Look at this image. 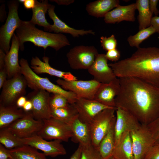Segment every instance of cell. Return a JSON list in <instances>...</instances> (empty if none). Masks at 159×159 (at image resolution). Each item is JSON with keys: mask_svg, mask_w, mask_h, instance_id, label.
<instances>
[{"mask_svg": "<svg viewBox=\"0 0 159 159\" xmlns=\"http://www.w3.org/2000/svg\"><path fill=\"white\" fill-rule=\"evenodd\" d=\"M115 113V145L123 133L136 130L141 125L132 114L122 108L116 107Z\"/></svg>", "mask_w": 159, "mask_h": 159, "instance_id": "cell-16", "label": "cell"}, {"mask_svg": "<svg viewBox=\"0 0 159 159\" xmlns=\"http://www.w3.org/2000/svg\"><path fill=\"white\" fill-rule=\"evenodd\" d=\"M120 2L119 0H97L88 3L85 9L90 16L104 17L108 12L119 5Z\"/></svg>", "mask_w": 159, "mask_h": 159, "instance_id": "cell-24", "label": "cell"}, {"mask_svg": "<svg viewBox=\"0 0 159 159\" xmlns=\"http://www.w3.org/2000/svg\"><path fill=\"white\" fill-rule=\"evenodd\" d=\"M72 105L77 111L79 119L89 124L100 112L106 109L112 108L94 100L82 98H78Z\"/></svg>", "mask_w": 159, "mask_h": 159, "instance_id": "cell-17", "label": "cell"}, {"mask_svg": "<svg viewBox=\"0 0 159 159\" xmlns=\"http://www.w3.org/2000/svg\"><path fill=\"white\" fill-rule=\"evenodd\" d=\"M27 100V98L25 97L21 96L17 100L16 105L19 108H22Z\"/></svg>", "mask_w": 159, "mask_h": 159, "instance_id": "cell-46", "label": "cell"}, {"mask_svg": "<svg viewBox=\"0 0 159 159\" xmlns=\"http://www.w3.org/2000/svg\"><path fill=\"white\" fill-rule=\"evenodd\" d=\"M105 55L108 60L116 62L120 58V51L116 48L107 51Z\"/></svg>", "mask_w": 159, "mask_h": 159, "instance_id": "cell-39", "label": "cell"}, {"mask_svg": "<svg viewBox=\"0 0 159 159\" xmlns=\"http://www.w3.org/2000/svg\"><path fill=\"white\" fill-rule=\"evenodd\" d=\"M8 74L5 67L0 69V89H2L3 86L7 80Z\"/></svg>", "mask_w": 159, "mask_h": 159, "instance_id": "cell-42", "label": "cell"}, {"mask_svg": "<svg viewBox=\"0 0 159 159\" xmlns=\"http://www.w3.org/2000/svg\"><path fill=\"white\" fill-rule=\"evenodd\" d=\"M18 1L12 0L8 3L9 12L5 23L0 29V49L6 54L9 50L11 39L19 27L21 20L18 14Z\"/></svg>", "mask_w": 159, "mask_h": 159, "instance_id": "cell-5", "label": "cell"}, {"mask_svg": "<svg viewBox=\"0 0 159 159\" xmlns=\"http://www.w3.org/2000/svg\"><path fill=\"white\" fill-rule=\"evenodd\" d=\"M80 159H101V158L98 148L90 144L81 145Z\"/></svg>", "mask_w": 159, "mask_h": 159, "instance_id": "cell-34", "label": "cell"}, {"mask_svg": "<svg viewBox=\"0 0 159 159\" xmlns=\"http://www.w3.org/2000/svg\"><path fill=\"white\" fill-rule=\"evenodd\" d=\"M25 0H18L19 2H21V3H23L24 2Z\"/></svg>", "mask_w": 159, "mask_h": 159, "instance_id": "cell-51", "label": "cell"}, {"mask_svg": "<svg viewBox=\"0 0 159 159\" xmlns=\"http://www.w3.org/2000/svg\"><path fill=\"white\" fill-rule=\"evenodd\" d=\"M57 83L63 89L72 92L79 98L93 100L100 83L94 79L89 80L67 81L59 78Z\"/></svg>", "mask_w": 159, "mask_h": 159, "instance_id": "cell-12", "label": "cell"}, {"mask_svg": "<svg viewBox=\"0 0 159 159\" xmlns=\"http://www.w3.org/2000/svg\"><path fill=\"white\" fill-rule=\"evenodd\" d=\"M113 157L116 159H134L130 132L121 136L115 145Z\"/></svg>", "mask_w": 159, "mask_h": 159, "instance_id": "cell-25", "label": "cell"}, {"mask_svg": "<svg viewBox=\"0 0 159 159\" xmlns=\"http://www.w3.org/2000/svg\"><path fill=\"white\" fill-rule=\"evenodd\" d=\"M118 78L132 77L159 87V48L139 47L129 57L108 64Z\"/></svg>", "mask_w": 159, "mask_h": 159, "instance_id": "cell-2", "label": "cell"}, {"mask_svg": "<svg viewBox=\"0 0 159 159\" xmlns=\"http://www.w3.org/2000/svg\"><path fill=\"white\" fill-rule=\"evenodd\" d=\"M98 53L97 50L93 46L81 45L70 49L66 57L72 69H88L93 63Z\"/></svg>", "mask_w": 159, "mask_h": 159, "instance_id": "cell-6", "label": "cell"}, {"mask_svg": "<svg viewBox=\"0 0 159 159\" xmlns=\"http://www.w3.org/2000/svg\"><path fill=\"white\" fill-rule=\"evenodd\" d=\"M36 0H25L23 3L25 8L26 9H32L34 6Z\"/></svg>", "mask_w": 159, "mask_h": 159, "instance_id": "cell-44", "label": "cell"}, {"mask_svg": "<svg viewBox=\"0 0 159 159\" xmlns=\"http://www.w3.org/2000/svg\"><path fill=\"white\" fill-rule=\"evenodd\" d=\"M42 60H41L37 56L32 58L30 67L36 74L46 73L67 81L77 80V77L70 72L62 71L52 67L49 64L48 57L44 56Z\"/></svg>", "mask_w": 159, "mask_h": 159, "instance_id": "cell-19", "label": "cell"}, {"mask_svg": "<svg viewBox=\"0 0 159 159\" xmlns=\"http://www.w3.org/2000/svg\"><path fill=\"white\" fill-rule=\"evenodd\" d=\"M55 7L54 5L50 4L48 10V15L53 22V24L51 25L48 31L49 32H53L57 34H68L74 37L89 34L95 35V32L92 30L76 29L69 26L57 15L54 11Z\"/></svg>", "mask_w": 159, "mask_h": 159, "instance_id": "cell-20", "label": "cell"}, {"mask_svg": "<svg viewBox=\"0 0 159 159\" xmlns=\"http://www.w3.org/2000/svg\"><path fill=\"white\" fill-rule=\"evenodd\" d=\"M110 159H116L115 158H114V157H113L112 156L111 158H110Z\"/></svg>", "mask_w": 159, "mask_h": 159, "instance_id": "cell-52", "label": "cell"}, {"mask_svg": "<svg viewBox=\"0 0 159 159\" xmlns=\"http://www.w3.org/2000/svg\"><path fill=\"white\" fill-rule=\"evenodd\" d=\"M23 145H30L42 151L46 156L54 157L65 155L66 151L62 141L55 140L47 141L37 135L28 138H19Z\"/></svg>", "mask_w": 159, "mask_h": 159, "instance_id": "cell-13", "label": "cell"}, {"mask_svg": "<svg viewBox=\"0 0 159 159\" xmlns=\"http://www.w3.org/2000/svg\"><path fill=\"white\" fill-rule=\"evenodd\" d=\"M43 124L37 135L46 140L67 142L72 136L70 126L53 117L43 120Z\"/></svg>", "mask_w": 159, "mask_h": 159, "instance_id": "cell-9", "label": "cell"}, {"mask_svg": "<svg viewBox=\"0 0 159 159\" xmlns=\"http://www.w3.org/2000/svg\"><path fill=\"white\" fill-rule=\"evenodd\" d=\"M69 104L67 98L62 95L54 94L51 96L50 105L51 109L65 107Z\"/></svg>", "mask_w": 159, "mask_h": 159, "instance_id": "cell-35", "label": "cell"}, {"mask_svg": "<svg viewBox=\"0 0 159 159\" xmlns=\"http://www.w3.org/2000/svg\"><path fill=\"white\" fill-rule=\"evenodd\" d=\"M158 0H149V6L150 10L152 14L155 16H158L159 14V10L157 8Z\"/></svg>", "mask_w": 159, "mask_h": 159, "instance_id": "cell-41", "label": "cell"}, {"mask_svg": "<svg viewBox=\"0 0 159 159\" xmlns=\"http://www.w3.org/2000/svg\"><path fill=\"white\" fill-rule=\"evenodd\" d=\"M147 125L153 136L155 145H159V116Z\"/></svg>", "mask_w": 159, "mask_h": 159, "instance_id": "cell-37", "label": "cell"}, {"mask_svg": "<svg viewBox=\"0 0 159 159\" xmlns=\"http://www.w3.org/2000/svg\"><path fill=\"white\" fill-rule=\"evenodd\" d=\"M9 150L12 159H47L43 153L28 145H23Z\"/></svg>", "mask_w": 159, "mask_h": 159, "instance_id": "cell-29", "label": "cell"}, {"mask_svg": "<svg viewBox=\"0 0 159 159\" xmlns=\"http://www.w3.org/2000/svg\"><path fill=\"white\" fill-rule=\"evenodd\" d=\"M50 1L54 2L58 5H68L74 2V0H54Z\"/></svg>", "mask_w": 159, "mask_h": 159, "instance_id": "cell-48", "label": "cell"}, {"mask_svg": "<svg viewBox=\"0 0 159 159\" xmlns=\"http://www.w3.org/2000/svg\"><path fill=\"white\" fill-rule=\"evenodd\" d=\"M0 159H12L9 150L0 143Z\"/></svg>", "mask_w": 159, "mask_h": 159, "instance_id": "cell-40", "label": "cell"}, {"mask_svg": "<svg viewBox=\"0 0 159 159\" xmlns=\"http://www.w3.org/2000/svg\"><path fill=\"white\" fill-rule=\"evenodd\" d=\"M151 26L154 28L156 32L159 34V16H155L152 17L151 22Z\"/></svg>", "mask_w": 159, "mask_h": 159, "instance_id": "cell-43", "label": "cell"}, {"mask_svg": "<svg viewBox=\"0 0 159 159\" xmlns=\"http://www.w3.org/2000/svg\"><path fill=\"white\" fill-rule=\"evenodd\" d=\"M6 54L0 49V69L5 67V58Z\"/></svg>", "mask_w": 159, "mask_h": 159, "instance_id": "cell-47", "label": "cell"}, {"mask_svg": "<svg viewBox=\"0 0 159 159\" xmlns=\"http://www.w3.org/2000/svg\"><path fill=\"white\" fill-rule=\"evenodd\" d=\"M26 113L23 109L19 108L16 105H0V129L8 127L22 117Z\"/></svg>", "mask_w": 159, "mask_h": 159, "instance_id": "cell-26", "label": "cell"}, {"mask_svg": "<svg viewBox=\"0 0 159 159\" xmlns=\"http://www.w3.org/2000/svg\"><path fill=\"white\" fill-rule=\"evenodd\" d=\"M156 33L154 28L151 26L140 30L133 35H131L127 39L129 45L131 47L139 48L140 44L150 36Z\"/></svg>", "mask_w": 159, "mask_h": 159, "instance_id": "cell-33", "label": "cell"}, {"mask_svg": "<svg viewBox=\"0 0 159 159\" xmlns=\"http://www.w3.org/2000/svg\"><path fill=\"white\" fill-rule=\"evenodd\" d=\"M51 117L68 125L78 117L76 109L72 105L70 104L65 107L51 109Z\"/></svg>", "mask_w": 159, "mask_h": 159, "instance_id": "cell-31", "label": "cell"}, {"mask_svg": "<svg viewBox=\"0 0 159 159\" xmlns=\"http://www.w3.org/2000/svg\"><path fill=\"white\" fill-rule=\"evenodd\" d=\"M43 124V120L35 119L30 111L7 127L19 138H24L37 135Z\"/></svg>", "mask_w": 159, "mask_h": 159, "instance_id": "cell-11", "label": "cell"}, {"mask_svg": "<svg viewBox=\"0 0 159 159\" xmlns=\"http://www.w3.org/2000/svg\"><path fill=\"white\" fill-rule=\"evenodd\" d=\"M41 1L40 2L35 0V6L32 9V17L30 21L35 25L43 27L45 30L48 31L51 24L47 21L45 15L50 4L47 0Z\"/></svg>", "mask_w": 159, "mask_h": 159, "instance_id": "cell-28", "label": "cell"}, {"mask_svg": "<svg viewBox=\"0 0 159 159\" xmlns=\"http://www.w3.org/2000/svg\"><path fill=\"white\" fill-rule=\"evenodd\" d=\"M30 21H21L16 31L19 43L20 49H24V43L30 42L34 45L43 48L45 50L50 47L58 51L61 48L70 45L64 35L44 31L36 28Z\"/></svg>", "mask_w": 159, "mask_h": 159, "instance_id": "cell-3", "label": "cell"}, {"mask_svg": "<svg viewBox=\"0 0 159 159\" xmlns=\"http://www.w3.org/2000/svg\"><path fill=\"white\" fill-rule=\"evenodd\" d=\"M105 54L97 55L91 67L87 69L94 79L100 83L108 84L117 77L107 63Z\"/></svg>", "mask_w": 159, "mask_h": 159, "instance_id": "cell-15", "label": "cell"}, {"mask_svg": "<svg viewBox=\"0 0 159 159\" xmlns=\"http://www.w3.org/2000/svg\"><path fill=\"white\" fill-rule=\"evenodd\" d=\"M135 3L126 6L119 5L108 12L104 20L107 24H115L123 21L134 22L135 21Z\"/></svg>", "mask_w": 159, "mask_h": 159, "instance_id": "cell-22", "label": "cell"}, {"mask_svg": "<svg viewBox=\"0 0 159 159\" xmlns=\"http://www.w3.org/2000/svg\"><path fill=\"white\" fill-rule=\"evenodd\" d=\"M130 132L134 159H143L155 145L153 136L147 126L142 124L137 129Z\"/></svg>", "mask_w": 159, "mask_h": 159, "instance_id": "cell-10", "label": "cell"}, {"mask_svg": "<svg viewBox=\"0 0 159 159\" xmlns=\"http://www.w3.org/2000/svg\"><path fill=\"white\" fill-rule=\"evenodd\" d=\"M19 49V40L14 33L11 39L10 49L6 54L5 58V67L8 74V79L21 74L18 57Z\"/></svg>", "mask_w": 159, "mask_h": 159, "instance_id": "cell-21", "label": "cell"}, {"mask_svg": "<svg viewBox=\"0 0 159 159\" xmlns=\"http://www.w3.org/2000/svg\"><path fill=\"white\" fill-rule=\"evenodd\" d=\"M143 159H159V145H154L152 146Z\"/></svg>", "mask_w": 159, "mask_h": 159, "instance_id": "cell-38", "label": "cell"}, {"mask_svg": "<svg viewBox=\"0 0 159 159\" xmlns=\"http://www.w3.org/2000/svg\"><path fill=\"white\" fill-rule=\"evenodd\" d=\"M33 108V105L31 101L27 100L23 106L22 109L26 112L31 111Z\"/></svg>", "mask_w": 159, "mask_h": 159, "instance_id": "cell-49", "label": "cell"}, {"mask_svg": "<svg viewBox=\"0 0 159 159\" xmlns=\"http://www.w3.org/2000/svg\"><path fill=\"white\" fill-rule=\"evenodd\" d=\"M116 108L105 109L98 114L90 124L92 144L98 148L100 143L116 118Z\"/></svg>", "mask_w": 159, "mask_h": 159, "instance_id": "cell-8", "label": "cell"}, {"mask_svg": "<svg viewBox=\"0 0 159 159\" xmlns=\"http://www.w3.org/2000/svg\"><path fill=\"white\" fill-rule=\"evenodd\" d=\"M0 143L8 150L12 149L23 145L19 138L7 127L0 130Z\"/></svg>", "mask_w": 159, "mask_h": 159, "instance_id": "cell-32", "label": "cell"}, {"mask_svg": "<svg viewBox=\"0 0 159 159\" xmlns=\"http://www.w3.org/2000/svg\"><path fill=\"white\" fill-rule=\"evenodd\" d=\"M100 42L102 49L107 52L116 48L117 40L114 34H112L108 37H100Z\"/></svg>", "mask_w": 159, "mask_h": 159, "instance_id": "cell-36", "label": "cell"}, {"mask_svg": "<svg viewBox=\"0 0 159 159\" xmlns=\"http://www.w3.org/2000/svg\"><path fill=\"white\" fill-rule=\"evenodd\" d=\"M69 125L72 132L73 141L82 145L92 144L90 124L82 121L77 117Z\"/></svg>", "mask_w": 159, "mask_h": 159, "instance_id": "cell-23", "label": "cell"}, {"mask_svg": "<svg viewBox=\"0 0 159 159\" xmlns=\"http://www.w3.org/2000/svg\"><path fill=\"white\" fill-rule=\"evenodd\" d=\"M50 93L44 90H33L28 95L26 98L32 102L31 112L35 119L43 120L51 117Z\"/></svg>", "mask_w": 159, "mask_h": 159, "instance_id": "cell-14", "label": "cell"}, {"mask_svg": "<svg viewBox=\"0 0 159 159\" xmlns=\"http://www.w3.org/2000/svg\"><path fill=\"white\" fill-rule=\"evenodd\" d=\"M118 78L120 90L116 107L128 111L142 125L155 120L159 116V87L136 77Z\"/></svg>", "mask_w": 159, "mask_h": 159, "instance_id": "cell-1", "label": "cell"}, {"mask_svg": "<svg viewBox=\"0 0 159 159\" xmlns=\"http://www.w3.org/2000/svg\"><path fill=\"white\" fill-rule=\"evenodd\" d=\"M120 85L117 78L108 84L100 83L94 96L93 100L106 106L116 108L115 100L119 94Z\"/></svg>", "mask_w": 159, "mask_h": 159, "instance_id": "cell-18", "label": "cell"}, {"mask_svg": "<svg viewBox=\"0 0 159 159\" xmlns=\"http://www.w3.org/2000/svg\"><path fill=\"white\" fill-rule=\"evenodd\" d=\"M27 86L26 80L21 74L8 79L2 88L0 105H16L17 100L25 95Z\"/></svg>", "mask_w": 159, "mask_h": 159, "instance_id": "cell-7", "label": "cell"}, {"mask_svg": "<svg viewBox=\"0 0 159 159\" xmlns=\"http://www.w3.org/2000/svg\"><path fill=\"white\" fill-rule=\"evenodd\" d=\"M81 150V145H79L74 153L72 155L69 159H80Z\"/></svg>", "mask_w": 159, "mask_h": 159, "instance_id": "cell-45", "label": "cell"}, {"mask_svg": "<svg viewBox=\"0 0 159 159\" xmlns=\"http://www.w3.org/2000/svg\"><path fill=\"white\" fill-rule=\"evenodd\" d=\"M135 4L138 12V19L140 30L151 26L153 14L149 8V0H137Z\"/></svg>", "mask_w": 159, "mask_h": 159, "instance_id": "cell-30", "label": "cell"}, {"mask_svg": "<svg viewBox=\"0 0 159 159\" xmlns=\"http://www.w3.org/2000/svg\"><path fill=\"white\" fill-rule=\"evenodd\" d=\"M21 73L26 79L27 86L33 90H43L52 94H58L65 96L69 104L73 105L79 98L73 92L66 90L51 82L47 77H42L34 72L27 60L22 58L19 61Z\"/></svg>", "mask_w": 159, "mask_h": 159, "instance_id": "cell-4", "label": "cell"}, {"mask_svg": "<svg viewBox=\"0 0 159 159\" xmlns=\"http://www.w3.org/2000/svg\"><path fill=\"white\" fill-rule=\"evenodd\" d=\"M115 120L116 118L112 122L107 132L98 146V149L101 159H110L113 156L115 147Z\"/></svg>", "mask_w": 159, "mask_h": 159, "instance_id": "cell-27", "label": "cell"}, {"mask_svg": "<svg viewBox=\"0 0 159 159\" xmlns=\"http://www.w3.org/2000/svg\"><path fill=\"white\" fill-rule=\"evenodd\" d=\"M5 6L4 4L2 5L0 8V21H3L5 18L4 14H5Z\"/></svg>", "mask_w": 159, "mask_h": 159, "instance_id": "cell-50", "label": "cell"}]
</instances>
